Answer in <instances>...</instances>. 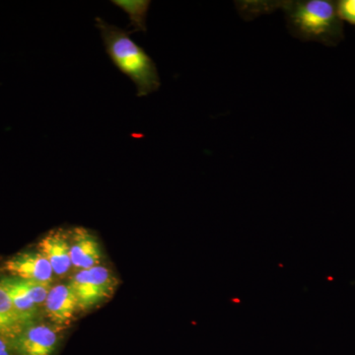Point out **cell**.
<instances>
[{
  "mask_svg": "<svg viewBox=\"0 0 355 355\" xmlns=\"http://www.w3.org/2000/svg\"><path fill=\"white\" fill-rule=\"evenodd\" d=\"M95 25L101 33L107 55L121 73L127 76L137 87L139 97L156 92L161 86L157 67L144 48L130 37L132 31L110 24L96 17Z\"/></svg>",
  "mask_w": 355,
  "mask_h": 355,
  "instance_id": "obj_1",
  "label": "cell"
},
{
  "mask_svg": "<svg viewBox=\"0 0 355 355\" xmlns=\"http://www.w3.org/2000/svg\"><path fill=\"white\" fill-rule=\"evenodd\" d=\"M286 14L292 36L302 41L336 44L343 38V23L336 3L329 0L275 2Z\"/></svg>",
  "mask_w": 355,
  "mask_h": 355,
  "instance_id": "obj_2",
  "label": "cell"
},
{
  "mask_svg": "<svg viewBox=\"0 0 355 355\" xmlns=\"http://www.w3.org/2000/svg\"><path fill=\"white\" fill-rule=\"evenodd\" d=\"M116 284L118 280L114 273L100 265L79 270L69 282L80 311L91 309L111 297Z\"/></svg>",
  "mask_w": 355,
  "mask_h": 355,
  "instance_id": "obj_3",
  "label": "cell"
},
{
  "mask_svg": "<svg viewBox=\"0 0 355 355\" xmlns=\"http://www.w3.org/2000/svg\"><path fill=\"white\" fill-rule=\"evenodd\" d=\"M60 328L32 323L10 340L14 355H55L62 343Z\"/></svg>",
  "mask_w": 355,
  "mask_h": 355,
  "instance_id": "obj_4",
  "label": "cell"
},
{
  "mask_svg": "<svg viewBox=\"0 0 355 355\" xmlns=\"http://www.w3.org/2000/svg\"><path fill=\"white\" fill-rule=\"evenodd\" d=\"M3 270L9 277L44 284H50L55 275L50 263L39 251L14 254L4 263Z\"/></svg>",
  "mask_w": 355,
  "mask_h": 355,
  "instance_id": "obj_5",
  "label": "cell"
},
{
  "mask_svg": "<svg viewBox=\"0 0 355 355\" xmlns=\"http://www.w3.org/2000/svg\"><path fill=\"white\" fill-rule=\"evenodd\" d=\"M44 308L53 326L60 329L69 326L79 310L76 294L69 284L51 287Z\"/></svg>",
  "mask_w": 355,
  "mask_h": 355,
  "instance_id": "obj_6",
  "label": "cell"
},
{
  "mask_svg": "<svg viewBox=\"0 0 355 355\" xmlns=\"http://www.w3.org/2000/svg\"><path fill=\"white\" fill-rule=\"evenodd\" d=\"M40 253L44 254L53 268V272L58 277L67 275L72 266L70 256V240L67 233L58 229L44 236L39 243Z\"/></svg>",
  "mask_w": 355,
  "mask_h": 355,
  "instance_id": "obj_7",
  "label": "cell"
},
{
  "mask_svg": "<svg viewBox=\"0 0 355 355\" xmlns=\"http://www.w3.org/2000/svg\"><path fill=\"white\" fill-rule=\"evenodd\" d=\"M71 241L70 256L72 266L83 270L100 265L102 259L101 246L95 236L89 232L87 229L74 228L71 232Z\"/></svg>",
  "mask_w": 355,
  "mask_h": 355,
  "instance_id": "obj_8",
  "label": "cell"
},
{
  "mask_svg": "<svg viewBox=\"0 0 355 355\" xmlns=\"http://www.w3.org/2000/svg\"><path fill=\"white\" fill-rule=\"evenodd\" d=\"M0 279L8 292L11 302L19 314L21 319L24 321L26 324L34 323L39 307L23 288L21 280L12 277H0Z\"/></svg>",
  "mask_w": 355,
  "mask_h": 355,
  "instance_id": "obj_9",
  "label": "cell"
},
{
  "mask_svg": "<svg viewBox=\"0 0 355 355\" xmlns=\"http://www.w3.org/2000/svg\"><path fill=\"white\" fill-rule=\"evenodd\" d=\"M26 326L0 279V336L12 340Z\"/></svg>",
  "mask_w": 355,
  "mask_h": 355,
  "instance_id": "obj_10",
  "label": "cell"
},
{
  "mask_svg": "<svg viewBox=\"0 0 355 355\" xmlns=\"http://www.w3.org/2000/svg\"><path fill=\"white\" fill-rule=\"evenodd\" d=\"M112 3L125 11L130 18V25L135 32H146V17L150 8L148 0H113Z\"/></svg>",
  "mask_w": 355,
  "mask_h": 355,
  "instance_id": "obj_11",
  "label": "cell"
},
{
  "mask_svg": "<svg viewBox=\"0 0 355 355\" xmlns=\"http://www.w3.org/2000/svg\"><path fill=\"white\" fill-rule=\"evenodd\" d=\"M340 19L355 25V0H343L336 3Z\"/></svg>",
  "mask_w": 355,
  "mask_h": 355,
  "instance_id": "obj_12",
  "label": "cell"
},
{
  "mask_svg": "<svg viewBox=\"0 0 355 355\" xmlns=\"http://www.w3.org/2000/svg\"><path fill=\"white\" fill-rule=\"evenodd\" d=\"M0 355H14L10 340L0 336Z\"/></svg>",
  "mask_w": 355,
  "mask_h": 355,
  "instance_id": "obj_13",
  "label": "cell"
}]
</instances>
